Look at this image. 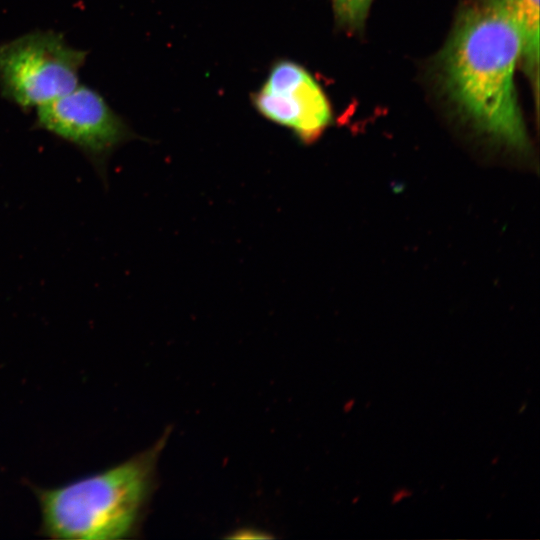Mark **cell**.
Listing matches in <instances>:
<instances>
[{"label": "cell", "instance_id": "3957f363", "mask_svg": "<svg viewBox=\"0 0 540 540\" xmlns=\"http://www.w3.org/2000/svg\"><path fill=\"white\" fill-rule=\"evenodd\" d=\"M88 51L70 46L62 33L33 30L0 43V94L24 112L79 85Z\"/></svg>", "mask_w": 540, "mask_h": 540}, {"label": "cell", "instance_id": "7a4b0ae2", "mask_svg": "<svg viewBox=\"0 0 540 540\" xmlns=\"http://www.w3.org/2000/svg\"><path fill=\"white\" fill-rule=\"evenodd\" d=\"M150 484L141 455L53 488L35 487L40 532L55 539L114 540L133 532Z\"/></svg>", "mask_w": 540, "mask_h": 540}, {"label": "cell", "instance_id": "277c9868", "mask_svg": "<svg viewBox=\"0 0 540 540\" xmlns=\"http://www.w3.org/2000/svg\"><path fill=\"white\" fill-rule=\"evenodd\" d=\"M33 128L44 130L81 151L103 183L107 181L111 155L137 137L101 93L80 84L37 107Z\"/></svg>", "mask_w": 540, "mask_h": 540}, {"label": "cell", "instance_id": "8992f818", "mask_svg": "<svg viewBox=\"0 0 540 540\" xmlns=\"http://www.w3.org/2000/svg\"><path fill=\"white\" fill-rule=\"evenodd\" d=\"M517 24L523 39L520 62L538 94L539 75V0H493Z\"/></svg>", "mask_w": 540, "mask_h": 540}, {"label": "cell", "instance_id": "5b68a950", "mask_svg": "<svg viewBox=\"0 0 540 540\" xmlns=\"http://www.w3.org/2000/svg\"><path fill=\"white\" fill-rule=\"evenodd\" d=\"M252 104L269 121L290 129L304 144L318 140L333 119L331 104L314 77L291 60L277 61Z\"/></svg>", "mask_w": 540, "mask_h": 540}, {"label": "cell", "instance_id": "6da1fadb", "mask_svg": "<svg viewBox=\"0 0 540 540\" xmlns=\"http://www.w3.org/2000/svg\"><path fill=\"white\" fill-rule=\"evenodd\" d=\"M522 50L513 19L493 0H478L459 13L439 60L442 86L458 112L516 149L528 142L514 82Z\"/></svg>", "mask_w": 540, "mask_h": 540}, {"label": "cell", "instance_id": "ba28073f", "mask_svg": "<svg viewBox=\"0 0 540 540\" xmlns=\"http://www.w3.org/2000/svg\"><path fill=\"white\" fill-rule=\"evenodd\" d=\"M410 495H411V492L406 489L397 490L396 492H394L392 496V503L393 504L398 503L399 501H401L402 499Z\"/></svg>", "mask_w": 540, "mask_h": 540}, {"label": "cell", "instance_id": "52a82bcc", "mask_svg": "<svg viewBox=\"0 0 540 540\" xmlns=\"http://www.w3.org/2000/svg\"><path fill=\"white\" fill-rule=\"evenodd\" d=\"M373 0H332L335 19L348 31L363 28Z\"/></svg>", "mask_w": 540, "mask_h": 540}]
</instances>
